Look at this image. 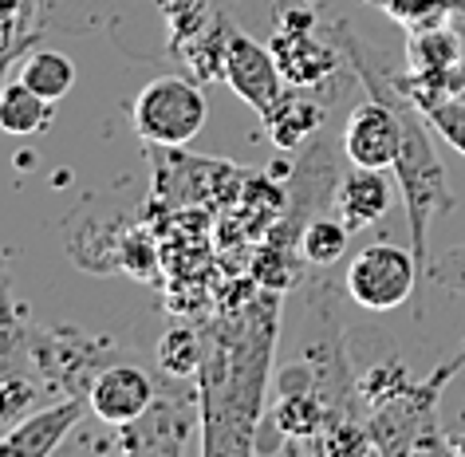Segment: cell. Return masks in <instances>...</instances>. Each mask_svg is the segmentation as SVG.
Wrapping results in <instances>:
<instances>
[{"mask_svg":"<svg viewBox=\"0 0 465 457\" xmlns=\"http://www.w3.org/2000/svg\"><path fill=\"white\" fill-rule=\"evenodd\" d=\"M331 36L343 48L347 64L355 67V75H359V84L367 87V95L391 99L402 114V154L394 162V178H399L406 225H411V249H414L418 264H422V276H426V268H430V221L453 209V190L446 182V166H441L438 150L430 143V131H434V126H430L422 107L399 87L394 72H387V64L371 52V44L359 36L347 20H335Z\"/></svg>","mask_w":465,"mask_h":457,"instance_id":"1","label":"cell"},{"mask_svg":"<svg viewBox=\"0 0 465 457\" xmlns=\"http://www.w3.org/2000/svg\"><path fill=\"white\" fill-rule=\"evenodd\" d=\"M465 367V347L426 379H406L367 410V433L379 453H450V438L438 426V398L446 382Z\"/></svg>","mask_w":465,"mask_h":457,"instance_id":"2","label":"cell"},{"mask_svg":"<svg viewBox=\"0 0 465 457\" xmlns=\"http://www.w3.org/2000/svg\"><path fill=\"white\" fill-rule=\"evenodd\" d=\"M114 359V343L103 335H84L79 327L28 332V363L36 379L60 398H87L95 374Z\"/></svg>","mask_w":465,"mask_h":457,"instance_id":"3","label":"cell"},{"mask_svg":"<svg viewBox=\"0 0 465 457\" xmlns=\"http://www.w3.org/2000/svg\"><path fill=\"white\" fill-rule=\"evenodd\" d=\"M205 119H209L205 91L197 87V79H185V75L150 79L131 107V123L138 138H146L150 146H162V150L190 146L202 134Z\"/></svg>","mask_w":465,"mask_h":457,"instance_id":"4","label":"cell"},{"mask_svg":"<svg viewBox=\"0 0 465 457\" xmlns=\"http://www.w3.org/2000/svg\"><path fill=\"white\" fill-rule=\"evenodd\" d=\"M197 426H202V394H193L190 379L162 371V382L154 391V402L146 406V414L119 430V450L173 457L193 450Z\"/></svg>","mask_w":465,"mask_h":457,"instance_id":"5","label":"cell"},{"mask_svg":"<svg viewBox=\"0 0 465 457\" xmlns=\"http://www.w3.org/2000/svg\"><path fill=\"white\" fill-rule=\"evenodd\" d=\"M418 276H422V264L414 249L375 241L359 249L347 264V296L367 312H394L411 300Z\"/></svg>","mask_w":465,"mask_h":457,"instance_id":"6","label":"cell"},{"mask_svg":"<svg viewBox=\"0 0 465 457\" xmlns=\"http://www.w3.org/2000/svg\"><path fill=\"white\" fill-rule=\"evenodd\" d=\"M269 48L288 87H328L340 72V60H347L335 40L328 44L316 36V16L300 8L281 16V28L269 40Z\"/></svg>","mask_w":465,"mask_h":457,"instance_id":"7","label":"cell"},{"mask_svg":"<svg viewBox=\"0 0 465 457\" xmlns=\"http://www.w3.org/2000/svg\"><path fill=\"white\" fill-rule=\"evenodd\" d=\"M343 154L363 170H394L402 154V114L391 99L371 95L347 114L343 123Z\"/></svg>","mask_w":465,"mask_h":457,"instance_id":"8","label":"cell"},{"mask_svg":"<svg viewBox=\"0 0 465 457\" xmlns=\"http://www.w3.org/2000/svg\"><path fill=\"white\" fill-rule=\"evenodd\" d=\"M154 391H158V382L150 379L138 363L119 359V363H107V367L95 374V382H91V391H87V410L103 426L123 430V426H131L134 418L146 414V406L154 402Z\"/></svg>","mask_w":465,"mask_h":457,"instance_id":"9","label":"cell"},{"mask_svg":"<svg viewBox=\"0 0 465 457\" xmlns=\"http://www.w3.org/2000/svg\"><path fill=\"white\" fill-rule=\"evenodd\" d=\"M225 84L232 87V95L245 99L261 119L276 107V99H281L284 87H288L281 67H276V60H272V48L269 44H257L252 36H245L241 28L232 32V40H229Z\"/></svg>","mask_w":465,"mask_h":457,"instance_id":"10","label":"cell"},{"mask_svg":"<svg viewBox=\"0 0 465 457\" xmlns=\"http://www.w3.org/2000/svg\"><path fill=\"white\" fill-rule=\"evenodd\" d=\"M84 410H87V398H60L52 406H40L36 414H28L20 426L5 433V453H13V457L55 453L67 433L84 422Z\"/></svg>","mask_w":465,"mask_h":457,"instance_id":"11","label":"cell"},{"mask_svg":"<svg viewBox=\"0 0 465 457\" xmlns=\"http://www.w3.org/2000/svg\"><path fill=\"white\" fill-rule=\"evenodd\" d=\"M340 95V91H331ZM328 87H284V95L276 99V107L264 114L272 143L281 150H296L304 146L312 134H320V126L328 123Z\"/></svg>","mask_w":465,"mask_h":457,"instance_id":"12","label":"cell"},{"mask_svg":"<svg viewBox=\"0 0 465 457\" xmlns=\"http://www.w3.org/2000/svg\"><path fill=\"white\" fill-rule=\"evenodd\" d=\"M331 205L335 214L347 221V229L359 233L391 209V182H387V170H363L355 166L351 174H343L335 182V194H331Z\"/></svg>","mask_w":465,"mask_h":457,"instance_id":"13","label":"cell"},{"mask_svg":"<svg viewBox=\"0 0 465 457\" xmlns=\"http://www.w3.org/2000/svg\"><path fill=\"white\" fill-rule=\"evenodd\" d=\"M232 32H237V25H229L225 13H217L205 20L202 32H193L190 40L178 48L182 64L190 67L193 79H202V84H213V79H225V55H229V40Z\"/></svg>","mask_w":465,"mask_h":457,"instance_id":"14","label":"cell"},{"mask_svg":"<svg viewBox=\"0 0 465 457\" xmlns=\"http://www.w3.org/2000/svg\"><path fill=\"white\" fill-rule=\"evenodd\" d=\"M55 119V103L44 99L40 91H32L25 79H8V87L0 91V131L32 138L40 131H48Z\"/></svg>","mask_w":465,"mask_h":457,"instance_id":"15","label":"cell"},{"mask_svg":"<svg viewBox=\"0 0 465 457\" xmlns=\"http://www.w3.org/2000/svg\"><path fill=\"white\" fill-rule=\"evenodd\" d=\"M465 55L458 32H450L446 25H430V28H414L411 48H406V60H411V75L422 79V84H434L441 72H450Z\"/></svg>","mask_w":465,"mask_h":457,"instance_id":"16","label":"cell"},{"mask_svg":"<svg viewBox=\"0 0 465 457\" xmlns=\"http://www.w3.org/2000/svg\"><path fill=\"white\" fill-rule=\"evenodd\" d=\"M16 79H25V84L32 91H40L44 99L60 103L67 91L75 87V64L67 60L64 52H52V48H40V44H36V48L20 60Z\"/></svg>","mask_w":465,"mask_h":457,"instance_id":"17","label":"cell"},{"mask_svg":"<svg viewBox=\"0 0 465 457\" xmlns=\"http://www.w3.org/2000/svg\"><path fill=\"white\" fill-rule=\"evenodd\" d=\"M36 44V0H0V60H25Z\"/></svg>","mask_w":465,"mask_h":457,"instance_id":"18","label":"cell"},{"mask_svg":"<svg viewBox=\"0 0 465 457\" xmlns=\"http://www.w3.org/2000/svg\"><path fill=\"white\" fill-rule=\"evenodd\" d=\"M351 229L343 217H308L304 233H300V256L316 268H331L347 253Z\"/></svg>","mask_w":465,"mask_h":457,"instance_id":"19","label":"cell"},{"mask_svg":"<svg viewBox=\"0 0 465 457\" xmlns=\"http://www.w3.org/2000/svg\"><path fill=\"white\" fill-rule=\"evenodd\" d=\"M20 363H28V332L20 327V315L13 308L8 268H5V256H0V379L16 374Z\"/></svg>","mask_w":465,"mask_h":457,"instance_id":"20","label":"cell"},{"mask_svg":"<svg viewBox=\"0 0 465 457\" xmlns=\"http://www.w3.org/2000/svg\"><path fill=\"white\" fill-rule=\"evenodd\" d=\"M44 394H48V386L40 379H28V374H5L0 379V426H20L28 414H36L44 406Z\"/></svg>","mask_w":465,"mask_h":457,"instance_id":"21","label":"cell"},{"mask_svg":"<svg viewBox=\"0 0 465 457\" xmlns=\"http://www.w3.org/2000/svg\"><path fill=\"white\" fill-rule=\"evenodd\" d=\"M202 359H205V347L197 332L190 327H173V332L162 335L158 343V371L166 374H178V379H193L202 371Z\"/></svg>","mask_w":465,"mask_h":457,"instance_id":"22","label":"cell"},{"mask_svg":"<svg viewBox=\"0 0 465 457\" xmlns=\"http://www.w3.org/2000/svg\"><path fill=\"white\" fill-rule=\"evenodd\" d=\"M422 114L430 119V126H434V134L446 138L465 158V99H446V95L430 99V103H422Z\"/></svg>","mask_w":465,"mask_h":457,"instance_id":"23","label":"cell"},{"mask_svg":"<svg viewBox=\"0 0 465 457\" xmlns=\"http://www.w3.org/2000/svg\"><path fill=\"white\" fill-rule=\"evenodd\" d=\"M426 280H434V284L446 288V292H461L465 296V241L458 249H450L446 256H438V261L426 268Z\"/></svg>","mask_w":465,"mask_h":457,"instance_id":"24","label":"cell"},{"mask_svg":"<svg viewBox=\"0 0 465 457\" xmlns=\"http://www.w3.org/2000/svg\"><path fill=\"white\" fill-rule=\"evenodd\" d=\"M13 64H16V60H0V91L8 87V75H13Z\"/></svg>","mask_w":465,"mask_h":457,"instance_id":"25","label":"cell"},{"mask_svg":"<svg viewBox=\"0 0 465 457\" xmlns=\"http://www.w3.org/2000/svg\"><path fill=\"white\" fill-rule=\"evenodd\" d=\"M300 5H323V0H300Z\"/></svg>","mask_w":465,"mask_h":457,"instance_id":"26","label":"cell"}]
</instances>
